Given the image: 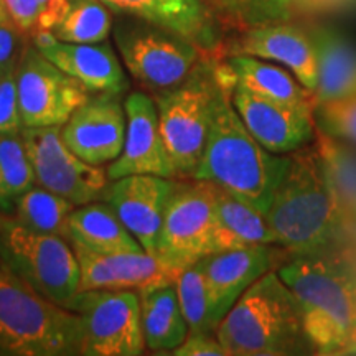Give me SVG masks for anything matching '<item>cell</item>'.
I'll list each match as a JSON object with an SVG mask.
<instances>
[{"label":"cell","instance_id":"obj_1","mask_svg":"<svg viewBox=\"0 0 356 356\" xmlns=\"http://www.w3.org/2000/svg\"><path fill=\"white\" fill-rule=\"evenodd\" d=\"M266 218L277 246L293 256L341 248L350 221L338 204L317 144L287 154Z\"/></svg>","mask_w":356,"mask_h":356},{"label":"cell","instance_id":"obj_2","mask_svg":"<svg viewBox=\"0 0 356 356\" xmlns=\"http://www.w3.org/2000/svg\"><path fill=\"white\" fill-rule=\"evenodd\" d=\"M277 273L299 300L315 353L356 355V252L297 254Z\"/></svg>","mask_w":356,"mask_h":356},{"label":"cell","instance_id":"obj_3","mask_svg":"<svg viewBox=\"0 0 356 356\" xmlns=\"http://www.w3.org/2000/svg\"><path fill=\"white\" fill-rule=\"evenodd\" d=\"M286 165L287 155L269 152L251 136L234 109L231 88L220 81L195 180L210 181L266 215Z\"/></svg>","mask_w":356,"mask_h":356},{"label":"cell","instance_id":"obj_4","mask_svg":"<svg viewBox=\"0 0 356 356\" xmlns=\"http://www.w3.org/2000/svg\"><path fill=\"white\" fill-rule=\"evenodd\" d=\"M228 356L302 355L314 350L297 297L277 269L257 279L216 328Z\"/></svg>","mask_w":356,"mask_h":356},{"label":"cell","instance_id":"obj_5","mask_svg":"<svg viewBox=\"0 0 356 356\" xmlns=\"http://www.w3.org/2000/svg\"><path fill=\"white\" fill-rule=\"evenodd\" d=\"M81 317L48 300L0 261V355H81Z\"/></svg>","mask_w":356,"mask_h":356},{"label":"cell","instance_id":"obj_6","mask_svg":"<svg viewBox=\"0 0 356 356\" xmlns=\"http://www.w3.org/2000/svg\"><path fill=\"white\" fill-rule=\"evenodd\" d=\"M215 63L216 60L207 58L184 83L154 95L160 131L177 178H193L202 160L220 88Z\"/></svg>","mask_w":356,"mask_h":356},{"label":"cell","instance_id":"obj_7","mask_svg":"<svg viewBox=\"0 0 356 356\" xmlns=\"http://www.w3.org/2000/svg\"><path fill=\"white\" fill-rule=\"evenodd\" d=\"M113 37L131 76L154 92L184 83L208 58L181 35L129 13H114Z\"/></svg>","mask_w":356,"mask_h":356},{"label":"cell","instance_id":"obj_8","mask_svg":"<svg viewBox=\"0 0 356 356\" xmlns=\"http://www.w3.org/2000/svg\"><path fill=\"white\" fill-rule=\"evenodd\" d=\"M0 261L48 300L68 309L79 292V266L65 238L0 216Z\"/></svg>","mask_w":356,"mask_h":356},{"label":"cell","instance_id":"obj_9","mask_svg":"<svg viewBox=\"0 0 356 356\" xmlns=\"http://www.w3.org/2000/svg\"><path fill=\"white\" fill-rule=\"evenodd\" d=\"M215 190L204 180H177L160 225L155 256L184 270L215 254Z\"/></svg>","mask_w":356,"mask_h":356},{"label":"cell","instance_id":"obj_10","mask_svg":"<svg viewBox=\"0 0 356 356\" xmlns=\"http://www.w3.org/2000/svg\"><path fill=\"white\" fill-rule=\"evenodd\" d=\"M68 310L81 317L83 356H137L145 350L136 291H81Z\"/></svg>","mask_w":356,"mask_h":356},{"label":"cell","instance_id":"obj_11","mask_svg":"<svg viewBox=\"0 0 356 356\" xmlns=\"http://www.w3.org/2000/svg\"><path fill=\"white\" fill-rule=\"evenodd\" d=\"M20 136L40 186L78 207L104 198L111 181L108 172L71 152L61 137V126L22 127Z\"/></svg>","mask_w":356,"mask_h":356},{"label":"cell","instance_id":"obj_12","mask_svg":"<svg viewBox=\"0 0 356 356\" xmlns=\"http://www.w3.org/2000/svg\"><path fill=\"white\" fill-rule=\"evenodd\" d=\"M17 95L24 127L65 126L91 92L71 78L32 43L25 47L15 68Z\"/></svg>","mask_w":356,"mask_h":356},{"label":"cell","instance_id":"obj_13","mask_svg":"<svg viewBox=\"0 0 356 356\" xmlns=\"http://www.w3.org/2000/svg\"><path fill=\"white\" fill-rule=\"evenodd\" d=\"M231 101L251 136L269 152L287 155L315 139L314 109L269 99L243 86L231 88Z\"/></svg>","mask_w":356,"mask_h":356},{"label":"cell","instance_id":"obj_14","mask_svg":"<svg viewBox=\"0 0 356 356\" xmlns=\"http://www.w3.org/2000/svg\"><path fill=\"white\" fill-rule=\"evenodd\" d=\"M248 55L291 71L309 91L318 81V60L310 33L289 22L252 26L226 38L222 56Z\"/></svg>","mask_w":356,"mask_h":356},{"label":"cell","instance_id":"obj_15","mask_svg":"<svg viewBox=\"0 0 356 356\" xmlns=\"http://www.w3.org/2000/svg\"><path fill=\"white\" fill-rule=\"evenodd\" d=\"M124 111L127 119L126 139L121 155L106 168L109 180L137 173L177 178L160 131L154 97L132 91L124 101Z\"/></svg>","mask_w":356,"mask_h":356},{"label":"cell","instance_id":"obj_16","mask_svg":"<svg viewBox=\"0 0 356 356\" xmlns=\"http://www.w3.org/2000/svg\"><path fill=\"white\" fill-rule=\"evenodd\" d=\"M73 251L79 266V292L109 289L140 293L154 287L175 284L181 273L145 251L101 254L79 244H73Z\"/></svg>","mask_w":356,"mask_h":356},{"label":"cell","instance_id":"obj_17","mask_svg":"<svg viewBox=\"0 0 356 356\" xmlns=\"http://www.w3.org/2000/svg\"><path fill=\"white\" fill-rule=\"evenodd\" d=\"M32 44L61 71L78 79L91 95L121 96L129 78L108 40L99 43L60 42L50 30H37Z\"/></svg>","mask_w":356,"mask_h":356},{"label":"cell","instance_id":"obj_18","mask_svg":"<svg viewBox=\"0 0 356 356\" xmlns=\"http://www.w3.org/2000/svg\"><path fill=\"white\" fill-rule=\"evenodd\" d=\"M126 111L114 95L89 96L61 126V137L73 154L91 165L114 162L126 139Z\"/></svg>","mask_w":356,"mask_h":356},{"label":"cell","instance_id":"obj_19","mask_svg":"<svg viewBox=\"0 0 356 356\" xmlns=\"http://www.w3.org/2000/svg\"><path fill=\"white\" fill-rule=\"evenodd\" d=\"M175 185V178L149 173L126 175L109 181L102 200L113 208L142 249L155 256L163 211Z\"/></svg>","mask_w":356,"mask_h":356},{"label":"cell","instance_id":"obj_20","mask_svg":"<svg viewBox=\"0 0 356 356\" xmlns=\"http://www.w3.org/2000/svg\"><path fill=\"white\" fill-rule=\"evenodd\" d=\"M114 13H129L165 26L195 43L211 60L222 58L226 35L202 0H101Z\"/></svg>","mask_w":356,"mask_h":356},{"label":"cell","instance_id":"obj_21","mask_svg":"<svg viewBox=\"0 0 356 356\" xmlns=\"http://www.w3.org/2000/svg\"><path fill=\"white\" fill-rule=\"evenodd\" d=\"M200 262L210 292L213 315L220 325L239 297L257 279L275 269V251L273 244H259L215 252Z\"/></svg>","mask_w":356,"mask_h":356},{"label":"cell","instance_id":"obj_22","mask_svg":"<svg viewBox=\"0 0 356 356\" xmlns=\"http://www.w3.org/2000/svg\"><path fill=\"white\" fill-rule=\"evenodd\" d=\"M215 71L218 79L229 88L243 86L269 99L315 111L314 92L291 71L273 61L248 55H228L216 60Z\"/></svg>","mask_w":356,"mask_h":356},{"label":"cell","instance_id":"obj_23","mask_svg":"<svg viewBox=\"0 0 356 356\" xmlns=\"http://www.w3.org/2000/svg\"><path fill=\"white\" fill-rule=\"evenodd\" d=\"M318 60L315 108L356 95V47L343 35L325 26L309 30Z\"/></svg>","mask_w":356,"mask_h":356},{"label":"cell","instance_id":"obj_24","mask_svg":"<svg viewBox=\"0 0 356 356\" xmlns=\"http://www.w3.org/2000/svg\"><path fill=\"white\" fill-rule=\"evenodd\" d=\"M213 190L216 215L215 252L259 244L277 246V238L264 213L220 186L213 185Z\"/></svg>","mask_w":356,"mask_h":356},{"label":"cell","instance_id":"obj_25","mask_svg":"<svg viewBox=\"0 0 356 356\" xmlns=\"http://www.w3.org/2000/svg\"><path fill=\"white\" fill-rule=\"evenodd\" d=\"M70 243L101 254L144 251L104 200L74 208L70 216Z\"/></svg>","mask_w":356,"mask_h":356},{"label":"cell","instance_id":"obj_26","mask_svg":"<svg viewBox=\"0 0 356 356\" xmlns=\"http://www.w3.org/2000/svg\"><path fill=\"white\" fill-rule=\"evenodd\" d=\"M139 300L145 348L172 353L190 333L188 323L181 314L175 284L140 292Z\"/></svg>","mask_w":356,"mask_h":356},{"label":"cell","instance_id":"obj_27","mask_svg":"<svg viewBox=\"0 0 356 356\" xmlns=\"http://www.w3.org/2000/svg\"><path fill=\"white\" fill-rule=\"evenodd\" d=\"M114 12L101 0H66L50 32L66 43H99L113 32Z\"/></svg>","mask_w":356,"mask_h":356},{"label":"cell","instance_id":"obj_28","mask_svg":"<svg viewBox=\"0 0 356 356\" xmlns=\"http://www.w3.org/2000/svg\"><path fill=\"white\" fill-rule=\"evenodd\" d=\"M76 204L43 186H32L15 200V220L38 233L56 234L70 241V216Z\"/></svg>","mask_w":356,"mask_h":356},{"label":"cell","instance_id":"obj_29","mask_svg":"<svg viewBox=\"0 0 356 356\" xmlns=\"http://www.w3.org/2000/svg\"><path fill=\"white\" fill-rule=\"evenodd\" d=\"M222 32L239 33L252 26L289 22L293 0H202Z\"/></svg>","mask_w":356,"mask_h":356},{"label":"cell","instance_id":"obj_30","mask_svg":"<svg viewBox=\"0 0 356 356\" xmlns=\"http://www.w3.org/2000/svg\"><path fill=\"white\" fill-rule=\"evenodd\" d=\"M315 144L327 167L333 191L346 220L356 222V152L323 131L315 129Z\"/></svg>","mask_w":356,"mask_h":356},{"label":"cell","instance_id":"obj_31","mask_svg":"<svg viewBox=\"0 0 356 356\" xmlns=\"http://www.w3.org/2000/svg\"><path fill=\"white\" fill-rule=\"evenodd\" d=\"M35 184L32 162L20 134H0V211L12 213L15 200Z\"/></svg>","mask_w":356,"mask_h":356},{"label":"cell","instance_id":"obj_32","mask_svg":"<svg viewBox=\"0 0 356 356\" xmlns=\"http://www.w3.org/2000/svg\"><path fill=\"white\" fill-rule=\"evenodd\" d=\"M178 302L181 314L188 323L190 333H210L216 335L218 323L213 315V305L204 280L202 262L185 267L175 280Z\"/></svg>","mask_w":356,"mask_h":356},{"label":"cell","instance_id":"obj_33","mask_svg":"<svg viewBox=\"0 0 356 356\" xmlns=\"http://www.w3.org/2000/svg\"><path fill=\"white\" fill-rule=\"evenodd\" d=\"M314 115L320 131L356 145V95L318 104Z\"/></svg>","mask_w":356,"mask_h":356},{"label":"cell","instance_id":"obj_34","mask_svg":"<svg viewBox=\"0 0 356 356\" xmlns=\"http://www.w3.org/2000/svg\"><path fill=\"white\" fill-rule=\"evenodd\" d=\"M22 127L15 70H12L0 79V134L13 136L20 134Z\"/></svg>","mask_w":356,"mask_h":356},{"label":"cell","instance_id":"obj_35","mask_svg":"<svg viewBox=\"0 0 356 356\" xmlns=\"http://www.w3.org/2000/svg\"><path fill=\"white\" fill-rule=\"evenodd\" d=\"M26 44V35L12 20L0 24V65L17 66Z\"/></svg>","mask_w":356,"mask_h":356},{"label":"cell","instance_id":"obj_36","mask_svg":"<svg viewBox=\"0 0 356 356\" xmlns=\"http://www.w3.org/2000/svg\"><path fill=\"white\" fill-rule=\"evenodd\" d=\"M175 356H228L216 335L210 333H188L185 341L172 351Z\"/></svg>","mask_w":356,"mask_h":356},{"label":"cell","instance_id":"obj_37","mask_svg":"<svg viewBox=\"0 0 356 356\" xmlns=\"http://www.w3.org/2000/svg\"><path fill=\"white\" fill-rule=\"evenodd\" d=\"M10 20L24 32L26 37L38 30L40 6L38 0H3Z\"/></svg>","mask_w":356,"mask_h":356},{"label":"cell","instance_id":"obj_38","mask_svg":"<svg viewBox=\"0 0 356 356\" xmlns=\"http://www.w3.org/2000/svg\"><path fill=\"white\" fill-rule=\"evenodd\" d=\"M10 20V15H8L6 6H3V0H0V24Z\"/></svg>","mask_w":356,"mask_h":356},{"label":"cell","instance_id":"obj_39","mask_svg":"<svg viewBox=\"0 0 356 356\" xmlns=\"http://www.w3.org/2000/svg\"><path fill=\"white\" fill-rule=\"evenodd\" d=\"M15 68H17V66H2V65H0V79L6 76L8 71H12V70H15Z\"/></svg>","mask_w":356,"mask_h":356},{"label":"cell","instance_id":"obj_40","mask_svg":"<svg viewBox=\"0 0 356 356\" xmlns=\"http://www.w3.org/2000/svg\"><path fill=\"white\" fill-rule=\"evenodd\" d=\"M2 215H3V213H2V211H0V216H2Z\"/></svg>","mask_w":356,"mask_h":356}]
</instances>
